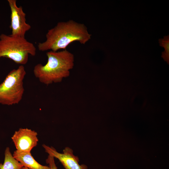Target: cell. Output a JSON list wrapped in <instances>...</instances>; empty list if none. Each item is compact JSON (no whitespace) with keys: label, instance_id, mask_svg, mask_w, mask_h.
I'll return each mask as SVG.
<instances>
[{"label":"cell","instance_id":"6","mask_svg":"<svg viewBox=\"0 0 169 169\" xmlns=\"http://www.w3.org/2000/svg\"><path fill=\"white\" fill-rule=\"evenodd\" d=\"M42 146L49 155L59 160L65 169H88L86 165L79 164L78 157L73 154V150L70 147H65L63 152L60 153L53 147L45 144Z\"/></svg>","mask_w":169,"mask_h":169},{"label":"cell","instance_id":"3","mask_svg":"<svg viewBox=\"0 0 169 169\" xmlns=\"http://www.w3.org/2000/svg\"><path fill=\"white\" fill-rule=\"evenodd\" d=\"M36 49L25 37L1 34L0 35V58L5 57L17 64H26L29 55L34 56Z\"/></svg>","mask_w":169,"mask_h":169},{"label":"cell","instance_id":"7","mask_svg":"<svg viewBox=\"0 0 169 169\" xmlns=\"http://www.w3.org/2000/svg\"><path fill=\"white\" fill-rule=\"evenodd\" d=\"M38 134L34 131L28 128H20L15 131L11 137L16 150L31 152L37 144Z\"/></svg>","mask_w":169,"mask_h":169},{"label":"cell","instance_id":"11","mask_svg":"<svg viewBox=\"0 0 169 169\" xmlns=\"http://www.w3.org/2000/svg\"><path fill=\"white\" fill-rule=\"evenodd\" d=\"M54 157L50 155H49L46 161V163L48 164V166L50 169H58L55 163Z\"/></svg>","mask_w":169,"mask_h":169},{"label":"cell","instance_id":"5","mask_svg":"<svg viewBox=\"0 0 169 169\" xmlns=\"http://www.w3.org/2000/svg\"><path fill=\"white\" fill-rule=\"evenodd\" d=\"M8 2L11 10V35L25 37L26 33L31 27L26 22V14L21 6H17L16 0H8Z\"/></svg>","mask_w":169,"mask_h":169},{"label":"cell","instance_id":"10","mask_svg":"<svg viewBox=\"0 0 169 169\" xmlns=\"http://www.w3.org/2000/svg\"><path fill=\"white\" fill-rule=\"evenodd\" d=\"M159 45L164 48L165 50L162 52L161 57L169 64V35L164 36L163 38L158 40Z\"/></svg>","mask_w":169,"mask_h":169},{"label":"cell","instance_id":"2","mask_svg":"<svg viewBox=\"0 0 169 169\" xmlns=\"http://www.w3.org/2000/svg\"><path fill=\"white\" fill-rule=\"evenodd\" d=\"M47 63L38 64L34 67V75L39 81L46 85L61 82L70 75L74 65L73 54L66 49L61 51L47 52Z\"/></svg>","mask_w":169,"mask_h":169},{"label":"cell","instance_id":"1","mask_svg":"<svg viewBox=\"0 0 169 169\" xmlns=\"http://www.w3.org/2000/svg\"><path fill=\"white\" fill-rule=\"evenodd\" d=\"M84 24L70 20L58 22L49 29L46 34V40L38 43V48L40 51H57L66 49L71 43L75 41L84 44L91 38Z\"/></svg>","mask_w":169,"mask_h":169},{"label":"cell","instance_id":"12","mask_svg":"<svg viewBox=\"0 0 169 169\" xmlns=\"http://www.w3.org/2000/svg\"><path fill=\"white\" fill-rule=\"evenodd\" d=\"M20 169H30L28 168H27L26 167L23 166L22 168H21Z\"/></svg>","mask_w":169,"mask_h":169},{"label":"cell","instance_id":"4","mask_svg":"<svg viewBox=\"0 0 169 169\" xmlns=\"http://www.w3.org/2000/svg\"><path fill=\"white\" fill-rule=\"evenodd\" d=\"M26 73L23 65L13 69L0 84V104L11 105L18 104L24 92L23 80Z\"/></svg>","mask_w":169,"mask_h":169},{"label":"cell","instance_id":"8","mask_svg":"<svg viewBox=\"0 0 169 169\" xmlns=\"http://www.w3.org/2000/svg\"><path fill=\"white\" fill-rule=\"evenodd\" d=\"M13 155L23 166L30 169H50L49 166L42 165L36 161L31 152L19 151L16 150Z\"/></svg>","mask_w":169,"mask_h":169},{"label":"cell","instance_id":"9","mask_svg":"<svg viewBox=\"0 0 169 169\" xmlns=\"http://www.w3.org/2000/svg\"><path fill=\"white\" fill-rule=\"evenodd\" d=\"M23 165L13 156L9 147L6 148L3 164L0 163V169H20Z\"/></svg>","mask_w":169,"mask_h":169}]
</instances>
